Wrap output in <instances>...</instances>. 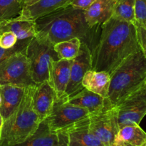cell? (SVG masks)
Listing matches in <instances>:
<instances>
[{
  "mask_svg": "<svg viewBox=\"0 0 146 146\" xmlns=\"http://www.w3.org/2000/svg\"><path fill=\"white\" fill-rule=\"evenodd\" d=\"M141 48L135 26L111 17L101 25L99 38L91 51V69L111 74Z\"/></svg>",
  "mask_w": 146,
  "mask_h": 146,
  "instance_id": "6da1fadb",
  "label": "cell"
},
{
  "mask_svg": "<svg viewBox=\"0 0 146 146\" xmlns=\"http://www.w3.org/2000/svg\"><path fill=\"white\" fill-rule=\"evenodd\" d=\"M36 36L56 44L60 41L78 38L92 48L95 28H90L84 10L71 5L40 17L34 20Z\"/></svg>",
  "mask_w": 146,
  "mask_h": 146,
  "instance_id": "7a4b0ae2",
  "label": "cell"
},
{
  "mask_svg": "<svg viewBox=\"0 0 146 146\" xmlns=\"http://www.w3.org/2000/svg\"><path fill=\"white\" fill-rule=\"evenodd\" d=\"M106 108H113L138 89L146 80V57L141 50L125 58L110 74Z\"/></svg>",
  "mask_w": 146,
  "mask_h": 146,
  "instance_id": "3957f363",
  "label": "cell"
},
{
  "mask_svg": "<svg viewBox=\"0 0 146 146\" xmlns=\"http://www.w3.org/2000/svg\"><path fill=\"white\" fill-rule=\"evenodd\" d=\"M36 86L26 88L18 108L4 121L0 130V146L18 145L36 131L42 121L33 108L32 97Z\"/></svg>",
  "mask_w": 146,
  "mask_h": 146,
  "instance_id": "277c9868",
  "label": "cell"
},
{
  "mask_svg": "<svg viewBox=\"0 0 146 146\" xmlns=\"http://www.w3.org/2000/svg\"><path fill=\"white\" fill-rule=\"evenodd\" d=\"M34 83L38 84L48 80V67L52 61L58 60L54 44L40 37H33L26 48Z\"/></svg>",
  "mask_w": 146,
  "mask_h": 146,
  "instance_id": "5b68a950",
  "label": "cell"
},
{
  "mask_svg": "<svg viewBox=\"0 0 146 146\" xmlns=\"http://www.w3.org/2000/svg\"><path fill=\"white\" fill-rule=\"evenodd\" d=\"M0 85L27 88L36 86L26 49L18 51L0 64Z\"/></svg>",
  "mask_w": 146,
  "mask_h": 146,
  "instance_id": "8992f818",
  "label": "cell"
},
{
  "mask_svg": "<svg viewBox=\"0 0 146 146\" xmlns=\"http://www.w3.org/2000/svg\"><path fill=\"white\" fill-rule=\"evenodd\" d=\"M89 115L88 110L69 103L68 97L64 96L61 98L56 97L52 111L45 120L49 129L54 133H58L88 118Z\"/></svg>",
  "mask_w": 146,
  "mask_h": 146,
  "instance_id": "52a82bcc",
  "label": "cell"
},
{
  "mask_svg": "<svg viewBox=\"0 0 146 146\" xmlns=\"http://www.w3.org/2000/svg\"><path fill=\"white\" fill-rule=\"evenodd\" d=\"M120 128L126 125H139L146 115V86L140 88L128 95L115 106Z\"/></svg>",
  "mask_w": 146,
  "mask_h": 146,
  "instance_id": "ba28073f",
  "label": "cell"
},
{
  "mask_svg": "<svg viewBox=\"0 0 146 146\" xmlns=\"http://www.w3.org/2000/svg\"><path fill=\"white\" fill-rule=\"evenodd\" d=\"M89 128L105 146H112L119 131L115 107L104 108L101 112L89 115Z\"/></svg>",
  "mask_w": 146,
  "mask_h": 146,
  "instance_id": "9c48e42d",
  "label": "cell"
},
{
  "mask_svg": "<svg viewBox=\"0 0 146 146\" xmlns=\"http://www.w3.org/2000/svg\"><path fill=\"white\" fill-rule=\"evenodd\" d=\"M92 68L91 51L87 44L81 42L78 54L72 60L70 80L66 89L65 96L70 97L84 88L82 80L87 71Z\"/></svg>",
  "mask_w": 146,
  "mask_h": 146,
  "instance_id": "30bf717a",
  "label": "cell"
},
{
  "mask_svg": "<svg viewBox=\"0 0 146 146\" xmlns=\"http://www.w3.org/2000/svg\"><path fill=\"white\" fill-rule=\"evenodd\" d=\"M60 132L65 135L68 146H105L90 130L89 118Z\"/></svg>",
  "mask_w": 146,
  "mask_h": 146,
  "instance_id": "8fae6325",
  "label": "cell"
},
{
  "mask_svg": "<svg viewBox=\"0 0 146 146\" xmlns=\"http://www.w3.org/2000/svg\"><path fill=\"white\" fill-rule=\"evenodd\" d=\"M72 60L58 59L52 61L48 67V84L56 94L57 98L65 96L70 80Z\"/></svg>",
  "mask_w": 146,
  "mask_h": 146,
  "instance_id": "7c38bea8",
  "label": "cell"
},
{
  "mask_svg": "<svg viewBox=\"0 0 146 146\" xmlns=\"http://www.w3.org/2000/svg\"><path fill=\"white\" fill-rule=\"evenodd\" d=\"M56 94L48 81L37 84L32 97L33 108L41 121L47 118L52 111Z\"/></svg>",
  "mask_w": 146,
  "mask_h": 146,
  "instance_id": "4fadbf2b",
  "label": "cell"
},
{
  "mask_svg": "<svg viewBox=\"0 0 146 146\" xmlns=\"http://www.w3.org/2000/svg\"><path fill=\"white\" fill-rule=\"evenodd\" d=\"M116 0H96L84 10L86 21L90 28L102 25L112 17Z\"/></svg>",
  "mask_w": 146,
  "mask_h": 146,
  "instance_id": "5bb4252c",
  "label": "cell"
},
{
  "mask_svg": "<svg viewBox=\"0 0 146 146\" xmlns=\"http://www.w3.org/2000/svg\"><path fill=\"white\" fill-rule=\"evenodd\" d=\"M26 88L14 85H0V114L3 120L8 118L19 106Z\"/></svg>",
  "mask_w": 146,
  "mask_h": 146,
  "instance_id": "9a60e30c",
  "label": "cell"
},
{
  "mask_svg": "<svg viewBox=\"0 0 146 146\" xmlns=\"http://www.w3.org/2000/svg\"><path fill=\"white\" fill-rule=\"evenodd\" d=\"M74 0H39L29 7L23 8L19 18L34 20L46 14L71 5Z\"/></svg>",
  "mask_w": 146,
  "mask_h": 146,
  "instance_id": "2e32d148",
  "label": "cell"
},
{
  "mask_svg": "<svg viewBox=\"0 0 146 146\" xmlns=\"http://www.w3.org/2000/svg\"><path fill=\"white\" fill-rule=\"evenodd\" d=\"M68 101L74 105L86 108L90 115H92L104 110L106 98L84 88L76 94L68 97Z\"/></svg>",
  "mask_w": 146,
  "mask_h": 146,
  "instance_id": "e0dca14e",
  "label": "cell"
},
{
  "mask_svg": "<svg viewBox=\"0 0 146 146\" xmlns=\"http://www.w3.org/2000/svg\"><path fill=\"white\" fill-rule=\"evenodd\" d=\"M111 77L108 72L91 69L86 73L82 80V86L86 89L106 98L110 86Z\"/></svg>",
  "mask_w": 146,
  "mask_h": 146,
  "instance_id": "ac0fdd59",
  "label": "cell"
},
{
  "mask_svg": "<svg viewBox=\"0 0 146 146\" xmlns=\"http://www.w3.org/2000/svg\"><path fill=\"white\" fill-rule=\"evenodd\" d=\"M4 31L13 33L18 40L31 38L36 36L35 21L21 19L19 17L0 23V34Z\"/></svg>",
  "mask_w": 146,
  "mask_h": 146,
  "instance_id": "d6986e66",
  "label": "cell"
},
{
  "mask_svg": "<svg viewBox=\"0 0 146 146\" xmlns=\"http://www.w3.org/2000/svg\"><path fill=\"white\" fill-rule=\"evenodd\" d=\"M146 141V133L139 125H126L120 128L112 146H141Z\"/></svg>",
  "mask_w": 146,
  "mask_h": 146,
  "instance_id": "ffe728a7",
  "label": "cell"
},
{
  "mask_svg": "<svg viewBox=\"0 0 146 146\" xmlns=\"http://www.w3.org/2000/svg\"><path fill=\"white\" fill-rule=\"evenodd\" d=\"M58 142V135L49 129L46 120L40 123L36 131L25 141L15 146H54Z\"/></svg>",
  "mask_w": 146,
  "mask_h": 146,
  "instance_id": "44dd1931",
  "label": "cell"
},
{
  "mask_svg": "<svg viewBox=\"0 0 146 146\" xmlns=\"http://www.w3.org/2000/svg\"><path fill=\"white\" fill-rule=\"evenodd\" d=\"M81 44L79 38H73L56 43L54 45V48L59 59L73 60L78 54Z\"/></svg>",
  "mask_w": 146,
  "mask_h": 146,
  "instance_id": "7402d4cb",
  "label": "cell"
},
{
  "mask_svg": "<svg viewBox=\"0 0 146 146\" xmlns=\"http://www.w3.org/2000/svg\"><path fill=\"white\" fill-rule=\"evenodd\" d=\"M112 17L135 24V0H116Z\"/></svg>",
  "mask_w": 146,
  "mask_h": 146,
  "instance_id": "603a6c76",
  "label": "cell"
},
{
  "mask_svg": "<svg viewBox=\"0 0 146 146\" xmlns=\"http://www.w3.org/2000/svg\"><path fill=\"white\" fill-rule=\"evenodd\" d=\"M22 9L19 0H0V23L18 17Z\"/></svg>",
  "mask_w": 146,
  "mask_h": 146,
  "instance_id": "cb8c5ba5",
  "label": "cell"
},
{
  "mask_svg": "<svg viewBox=\"0 0 146 146\" xmlns=\"http://www.w3.org/2000/svg\"><path fill=\"white\" fill-rule=\"evenodd\" d=\"M30 39L31 38H27V39L24 40H18L17 44L12 48H3L1 47H0V64L2 63L4 61H5L7 58L11 56V55L15 54V53L25 50Z\"/></svg>",
  "mask_w": 146,
  "mask_h": 146,
  "instance_id": "d4e9b609",
  "label": "cell"
},
{
  "mask_svg": "<svg viewBox=\"0 0 146 146\" xmlns=\"http://www.w3.org/2000/svg\"><path fill=\"white\" fill-rule=\"evenodd\" d=\"M135 24L146 29V0H135Z\"/></svg>",
  "mask_w": 146,
  "mask_h": 146,
  "instance_id": "484cf974",
  "label": "cell"
},
{
  "mask_svg": "<svg viewBox=\"0 0 146 146\" xmlns=\"http://www.w3.org/2000/svg\"><path fill=\"white\" fill-rule=\"evenodd\" d=\"M18 41V38L13 33L4 31L0 34V47L3 48H10L14 46Z\"/></svg>",
  "mask_w": 146,
  "mask_h": 146,
  "instance_id": "4316f807",
  "label": "cell"
},
{
  "mask_svg": "<svg viewBox=\"0 0 146 146\" xmlns=\"http://www.w3.org/2000/svg\"><path fill=\"white\" fill-rule=\"evenodd\" d=\"M136 29L137 38L141 51L146 57V29L138 24H134Z\"/></svg>",
  "mask_w": 146,
  "mask_h": 146,
  "instance_id": "83f0119b",
  "label": "cell"
},
{
  "mask_svg": "<svg viewBox=\"0 0 146 146\" xmlns=\"http://www.w3.org/2000/svg\"><path fill=\"white\" fill-rule=\"evenodd\" d=\"M96 0H74L71 5L76 9L86 10Z\"/></svg>",
  "mask_w": 146,
  "mask_h": 146,
  "instance_id": "f1b7e54d",
  "label": "cell"
},
{
  "mask_svg": "<svg viewBox=\"0 0 146 146\" xmlns=\"http://www.w3.org/2000/svg\"><path fill=\"white\" fill-rule=\"evenodd\" d=\"M58 135V143L56 144L54 146H68L66 142V138L65 135L61 132L57 133Z\"/></svg>",
  "mask_w": 146,
  "mask_h": 146,
  "instance_id": "f546056e",
  "label": "cell"
},
{
  "mask_svg": "<svg viewBox=\"0 0 146 146\" xmlns=\"http://www.w3.org/2000/svg\"><path fill=\"white\" fill-rule=\"evenodd\" d=\"M19 1L21 2V4L23 7V8H24V7H29V6L36 4L39 0H19Z\"/></svg>",
  "mask_w": 146,
  "mask_h": 146,
  "instance_id": "4dcf8cb0",
  "label": "cell"
},
{
  "mask_svg": "<svg viewBox=\"0 0 146 146\" xmlns=\"http://www.w3.org/2000/svg\"><path fill=\"white\" fill-rule=\"evenodd\" d=\"M3 123H4V120H3L2 116H1V114H0V130H1V127H2Z\"/></svg>",
  "mask_w": 146,
  "mask_h": 146,
  "instance_id": "1f68e13d",
  "label": "cell"
},
{
  "mask_svg": "<svg viewBox=\"0 0 146 146\" xmlns=\"http://www.w3.org/2000/svg\"><path fill=\"white\" fill-rule=\"evenodd\" d=\"M141 146H146V141H145V143H143V145H141Z\"/></svg>",
  "mask_w": 146,
  "mask_h": 146,
  "instance_id": "d6a6232c",
  "label": "cell"
},
{
  "mask_svg": "<svg viewBox=\"0 0 146 146\" xmlns=\"http://www.w3.org/2000/svg\"><path fill=\"white\" fill-rule=\"evenodd\" d=\"M0 104H1V97H0Z\"/></svg>",
  "mask_w": 146,
  "mask_h": 146,
  "instance_id": "836d02e7",
  "label": "cell"
},
{
  "mask_svg": "<svg viewBox=\"0 0 146 146\" xmlns=\"http://www.w3.org/2000/svg\"><path fill=\"white\" fill-rule=\"evenodd\" d=\"M145 86H146V80H145Z\"/></svg>",
  "mask_w": 146,
  "mask_h": 146,
  "instance_id": "e575fe53",
  "label": "cell"
}]
</instances>
